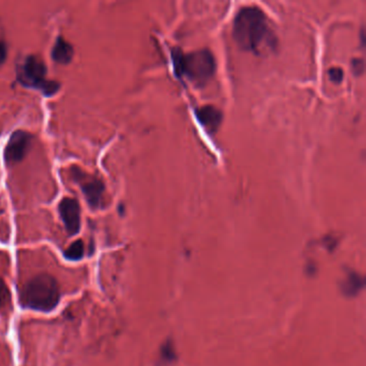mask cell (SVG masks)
<instances>
[{
    "mask_svg": "<svg viewBox=\"0 0 366 366\" xmlns=\"http://www.w3.org/2000/svg\"><path fill=\"white\" fill-rule=\"evenodd\" d=\"M233 36L241 49L256 55L271 53L277 45L267 15L257 7L240 10L234 20Z\"/></svg>",
    "mask_w": 366,
    "mask_h": 366,
    "instance_id": "obj_1",
    "label": "cell"
},
{
    "mask_svg": "<svg viewBox=\"0 0 366 366\" xmlns=\"http://www.w3.org/2000/svg\"><path fill=\"white\" fill-rule=\"evenodd\" d=\"M20 299L26 309L45 313L53 311L61 299L57 281L47 274L36 276L22 288Z\"/></svg>",
    "mask_w": 366,
    "mask_h": 366,
    "instance_id": "obj_2",
    "label": "cell"
},
{
    "mask_svg": "<svg viewBox=\"0 0 366 366\" xmlns=\"http://www.w3.org/2000/svg\"><path fill=\"white\" fill-rule=\"evenodd\" d=\"M174 69L179 77H186L190 82L203 85L216 69L215 58L207 50L183 54L180 50L173 53Z\"/></svg>",
    "mask_w": 366,
    "mask_h": 366,
    "instance_id": "obj_3",
    "label": "cell"
},
{
    "mask_svg": "<svg viewBox=\"0 0 366 366\" xmlns=\"http://www.w3.org/2000/svg\"><path fill=\"white\" fill-rule=\"evenodd\" d=\"M17 80L26 87L38 89L45 96H52L61 89V84L47 79V66L41 58L35 55L26 57L17 70Z\"/></svg>",
    "mask_w": 366,
    "mask_h": 366,
    "instance_id": "obj_4",
    "label": "cell"
},
{
    "mask_svg": "<svg viewBox=\"0 0 366 366\" xmlns=\"http://www.w3.org/2000/svg\"><path fill=\"white\" fill-rule=\"evenodd\" d=\"M71 174L73 180L81 187L82 193L85 196L89 205L93 209H99L105 193L103 183L94 175L82 171L79 168H72Z\"/></svg>",
    "mask_w": 366,
    "mask_h": 366,
    "instance_id": "obj_5",
    "label": "cell"
},
{
    "mask_svg": "<svg viewBox=\"0 0 366 366\" xmlns=\"http://www.w3.org/2000/svg\"><path fill=\"white\" fill-rule=\"evenodd\" d=\"M31 136L29 133L17 130L10 138L5 149L6 163L9 165L19 163L25 157L29 146H31Z\"/></svg>",
    "mask_w": 366,
    "mask_h": 366,
    "instance_id": "obj_6",
    "label": "cell"
},
{
    "mask_svg": "<svg viewBox=\"0 0 366 366\" xmlns=\"http://www.w3.org/2000/svg\"><path fill=\"white\" fill-rule=\"evenodd\" d=\"M59 213L70 235H75L81 228V207L72 198H64L59 203Z\"/></svg>",
    "mask_w": 366,
    "mask_h": 366,
    "instance_id": "obj_7",
    "label": "cell"
},
{
    "mask_svg": "<svg viewBox=\"0 0 366 366\" xmlns=\"http://www.w3.org/2000/svg\"><path fill=\"white\" fill-rule=\"evenodd\" d=\"M197 117L200 123L204 126L205 129L209 130L210 133H215L221 126V112L212 105H205L200 108L197 111Z\"/></svg>",
    "mask_w": 366,
    "mask_h": 366,
    "instance_id": "obj_8",
    "label": "cell"
},
{
    "mask_svg": "<svg viewBox=\"0 0 366 366\" xmlns=\"http://www.w3.org/2000/svg\"><path fill=\"white\" fill-rule=\"evenodd\" d=\"M73 47L70 45L69 42L66 41L61 36L56 40L55 45H54L53 51H52V57L56 63L61 64V65H67L72 61L73 57Z\"/></svg>",
    "mask_w": 366,
    "mask_h": 366,
    "instance_id": "obj_9",
    "label": "cell"
},
{
    "mask_svg": "<svg viewBox=\"0 0 366 366\" xmlns=\"http://www.w3.org/2000/svg\"><path fill=\"white\" fill-rule=\"evenodd\" d=\"M84 256V243L81 240H78L75 243L68 247L67 251H65V257L71 261H78L81 260Z\"/></svg>",
    "mask_w": 366,
    "mask_h": 366,
    "instance_id": "obj_10",
    "label": "cell"
},
{
    "mask_svg": "<svg viewBox=\"0 0 366 366\" xmlns=\"http://www.w3.org/2000/svg\"><path fill=\"white\" fill-rule=\"evenodd\" d=\"M11 301V293H10L9 288L6 285L3 279L0 278V309L8 307Z\"/></svg>",
    "mask_w": 366,
    "mask_h": 366,
    "instance_id": "obj_11",
    "label": "cell"
},
{
    "mask_svg": "<svg viewBox=\"0 0 366 366\" xmlns=\"http://www.w3.org/2000/svg\"><path fill=\"white\" fill-rule=\"evenodd\" d=\"M6 57H7V43H6L3 24L0 22V65L5 61Z\"/></svg>",
    "mask_w": 366,
    "mask_h": 366,
    "instance_id": "obj_12",
    "label": "cell"
},
{
    "mask_svg": "<svg viewBox=\"0 0 366 366\" xmlns=\"http://www.w3.org/2000/svg\"><path fill=\"white\" fill-rule=\"evenodd\" d=\"M330 79L334 82V83H339L343 80L344 72L342 68H331L329 71Z\"/></svg>",
    "mask_w": 366,
    "mask_h": 366,
    "instance_id": "obj_13",
    "label": "cell"
}]
</instances>
